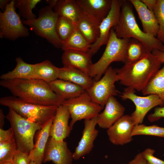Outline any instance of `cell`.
<instances>
[{"label":"cell","instance_id":"obj_35","mask_svg":"<svg viewBox=\"0 0 164 164\" xmlns=\"http://www.w3.org/2000/svg\"><path fill=\"white\" fill-rule=\"evenodd\" d=\"M152 12L155 15L159 26L156 37L164 43V0H157Z\"/></svg>","mask_w":164,"mask_h":164},{"label":"cell","instance_id":"obj_3","mask_svg":"<svg viewBox=\"0 0 164 164\" xmlns=\"http://www.w3.org/2000/svg\"><path fill=\"white\" fill-rule=\"evenodd\" d=\"M133 6L128 0H123L120 16L117 25L113 28L120 38H134L143 43L148 51L154 50L162 51L163 46L157 37L145 33L141 29L136 22Z\"/></svg>","mask_w":164,"mask_h":164},{"label":"cell","instance_id":"obj_44","mask_svg":"<svg viewBox=\"0 0 164 164\" xmlns=\"http://www.w3.org/2000/svg\"><path fill=\"white\" fill-rule=\"evenodd\" d=\"M9 0H0V8L2 11H4L7 5L10 2Z\"/></svg>","mask_w":164,"mask_h":164},{"label":"cell","instance_id":"obj_11","mask_svg":"<svg viewBox=\"0 0 164 164\" xmlns=\"http://www.w3.org/2000/svg\"><path fill=\"white\" fill-rule=\"evenodd\" d=\"M135 93V89L126 87L120 96L123 100H130L135 105V110L130 115L135 125H136L142 124L149 110L156 106L163 105L164 103L156 94L142 97L138 96Z\"/></svg>","mask_w":164,"mask_h":164},{"label":"cell","instance_id":"obj_5","mask_svg":"<svg viewBox=\"0 0 164 164\" xmlns=\"http://www.w3.org/2000/svg\"><path fill=\"white\" fill-rule=\"evenodd\" d=\"M0 104L12 109L27 120L41 126L54 116L57 107L33 104L13 96L1 97Z\"/></svg>","mask_w":164,"mask_h":164},{"label":"cell","instance_id":"obj_34","mask_svg":"<svg viewBox=\"0 0 164 164\" xmlns=\"http://www.w3.org/2000/svg\"><path fill=\"white\" fill-rule=\"evenodd\" d=\"M139 135H150L164 138V127L155 125L147 126L142 124L135 125L132 135L133 136Z\"/></svg>","mask_w":164,"mask_h":164},{"label":"cell","instance_id":"obj_48","mask_svg":"<svg viewBox=\"0 0 164 164\" xmlns=\"http://www.w3.org/2000/svg\"><path fill=\"white\" fill-rule=\"evenodd\" d=\"M162 51L164 52V45H163Z\"/></svg>","mask_w":164,"mask_h":164},{"label":"cell","instance_id":"obj_9","mask_svg":"<svg viewBox=\"0 0 164 164\" xmlns=\"http://www.w3.org/2000/svg\"><path fill=\"white\" fill-rule=\"evenodd\" d=\"M118 69L110 66L99 80L94 81L91 87L86 91L92 100L103 108L109 98L120 93L114 85L119 80Z\"/></svg>","mask_w":164,"mask_h":164},{"label":"cell","instance_id":"obj_30","mask_svg":"<svg viewBox=\"0 0 164 164\" xmlns=\"http://www.w3.org/2000/svg\"><path fill=\"white\" fill-rule=\"evenodd\" d=\"M148 52L145 46L141 42L135 39L130 38L126 48V60L125 63L138 60Z\"/></svg>","mask_w":164,"mask_h":164},{"label":"cell","instance_id":"obj_38","mask_svg":"<svg viewBox=\"0 0 164 164\" xmlns=\"http://www.w3.org/2000/svg\"><path fill=\"white\" fill-rule=\"evenodd\" d=\"M148 118L151 122L156 121L161 118H164V106L156 108L154 112L149 114Z\"/></svg>","mask_w":164,"mask_h":164},{"label":"cell","instance_id":"obj_31","mask_svg":"<svg viewBox=\"0 0 164 164\" xmlns=\"http://www.w3.org/2000/svg\"><path fill=\"white\" fill-rule=\"evenodd\" d=\"M75 26L76 24L71 20L59 16L56 23V31L62 43L71 36L74 30Z\"/></svg>","mask_w":164,"mask_h":164},{"label":"cell","instance_id":"obj_8","mask_svg":"<svg viewBox=\"0 0 164 164\" xmlns=\"http://www.w3.org/2000/svg\"><path fill=\"white\" fill-rule=\"evenodd\" d=\"M62 104L70 113L71 120L69 126L71 130L77 121L96 117L104 108L92 100L86 91L77 97L64 100Z\"/></svg>","mask_w":164,"mask_h":164},{"label":"cell","instance_id":"obj_20","mask_svg":"<svg viewBox=\"0 0 164 164\" xmlns=\"http://www.w3.org/2000/svg\"><path fill=\"white\" fill-rule=\"evenodd\" d=\"M135 9L142 25L143 31L154 37L157 36L159 29L155 15L140 0H129Z\"/></svg>","mask_w":164,"mask_h":164},{"label":"cell","instance_id":"obj_19","mask_svg":"<svg viewBox=\"0 0 164 164\" xmlns=\"http://www.w3.org/2000/svg\"><path fill=\"white\" fill-rule=\"evenodd\" d=\"M91 57L87 52L67 50L64 51L61 59L63 67L78 69L89 76L93 64Z\"/></svg>","mask_w":164,"mask_h":164},{"label":"cell","instance_id":"obj_25","mask_svg":"<svg viewBox=\"0 0 164 164\" xmlns=\"http://www.w3.org/2000/svg\"><path fill=\"white\" fill-rule=\"evenodd\" d=\"M99 25L82 12L76 24L79 31L91 44L95 43L99 37Z\"/></svg>","mask_w":164,"mask_h":164},{"label":"cell","instance_id":"obj_13","mask_svg":"<svg viewBox=\"0 0 164 164\" xmlns=\"http://www.w3.org/2000/svg\"><path fill=\"white\" fill-rule=\"evenodd\" d=\"M135 125L131 115H123L107 129L109 139L113 144L123 145L133 140L132 133Z\"/></svg>","mask_w":164,"mask_h":164},{"label":"cell","instance_id":"obj_29","mask_svg":"<svg viewBox=\"0 0 164 164\" xmlns=\"http://www.w3.org/2000/svg\"><path fill=\"white\" fill-rule=\"evenodd\" d=\"M163 64L162 67L152 77L142 92L144 95L156 94L164 103V63Z\"/></svg>","mask_w":164,"mask_h":164},{"label":"cell","instance_id":"obj_2","mask_svg":"<svg viewBox=\"0 0 164 164\" xmlns=\"http://www.w3.org/2000/svg\"><path fill=\"white\" fill-rule=\"evenodd\" d=\"M161 63L151 52L141 59L125 63L118 69V74L121 84L142 91L160 69Z\"/></svg>","mask_w":164,"mask_h":164},{"label":"cell","instance_id":"obj_4","mask_svg":"<svg viewBox=\"0 0 164 164\" xmlns=\"http://www.w3.org/2000/svg\"><path fill=\"white\" fill-rule=\"evenodd\" d=\"M130 38H120L116 36L113 28L104 51L100 59L93 63L90 76L94 81L99 80L102 75L114 62L125 63L126 48Z\"/></svg>","mask_w":164,"mask_h":164},{"label":"cell","instance_id":"obj_33","mask_svg":"<svg viewBox=\"0 0 164 164\" xmlns=\"http://www.w3.org/2000/svg\"><path fill=\"white\" fill-rule=\"evenodd\" d=\"M17 150L14 138L0 142V163L12 161Z\"/></svg>","mask_w":164,"mask_h":164},{"label":"cell","instance_id":"obj_16","mask_svg":"<svg viewBox=\"0 0 164 164\" xmlns=\"http://www.w3.org/2000/svg\"><path fill=\"white\" fill-rule=\"evenodd\" d=\"M70 118V113L65 106L62 104L57 107L50 129L51 138L62 141L69 136L71 131L69 125Z\"/></svg>","mask_w":164,"mask_h":164},{"label":"cell","instance_id":"obj_15","mask_svg":"<svg viewBox=\"0 0 164 164\" xmlns=\"http://www.w3.org/2000/svg\"><path fill=\"white\" fill-rule=\"evenodd\" d=\"M97 125V117L84 120L82 136L73 153V160H78L81 157L89 153L92 150L94 147V142L99 132L96 128Z\"/></svg>","mask_w":164,"mask_h":164},{"label":"cell","instance_id":"obj_10","mask_svg":"<svg viewBox=\"0 0 164 164\" xmlns=\"http://www.w3.org/2000/svg\"><path fill=\"white\" fill-rule=\"evenodd\" d=\"M15 0L7 5L3 12H0V36L14 40L20 37L29 35L28 29L23 25L22 21L16 13Z\"/></svg>","mask_w":164,"mask_h":164},{"label":"cell","instance_id":"obj_46","mask_svg":"<svg viewBox=\"0 0 164 164\" xmlns=\"http://www.w3.org/2000/svg\"><path fill=\"white\" fill-rule=\"evenodd\" d=\"M0 164H13L12 161H5L0 163Z\"/></svg>","mask_w":164,"mask_h":164},{"label":"cell","instance_id":"obj_43","mask_svg":"<svg viewBox=\"0 0 164 164\" xmlns=\"http://www.w3.org/2000/svg\"><path fill=\"white\" fill-rule=\"evenodd\" d=\"M5 115L2 109L0 108V128L3 129V127L5 124Z\"/></svg>","mask_w":164,"mask_h":164},{"label":"cell","instance_id":"obj_14","mask_svg":"<svg viewBox=\"0 0 164 164\" xmlns=\"http://www.w3.org/2000/svg\"><path fill=\"white\" fill-rule=\"evenodd\" d=\"M73 153L65 141H57L50 137L47 142L43 163L52 161L54 164H73Z\"/></svg>","mask_w":164,"mask_h":164},{"label":"cell","instance_id":"obj_23","mask_svg":"<svg viewBox=\"0 0 164 164\" xmlns=\"http://www.w3.org/2000/svg\"><path fill=\"white\" fill-rule=\"evenodd\" d=\"M48 83L52 91L64 100L77 97L86 91L77 85L59 79Z\"/></svg>","mask_w":164,"mask_h":164},{"label":"cell","instance_id":"obj_27","mask_svg":"<svg viewBox=\"0 0 164 164\" xmlns=\"http://www.w3.org/2000/svg\"><path fill=\"white\" fill-rule=\"evenodd\" d=\"M91 44L82 35L76 24L74 30L71 36L62 44V49L64 51L74 50L88 52Z\"/></svg>","mask_w":164,"mask_h":164},{"label":"cell","instance_id":"obj_12","mask_svg":"<svg viewBox=\"0 0 164 164\" xmlns=\"http://www.w3.org/2000/svg\"><path fill=\"white\" fill-rule=\"evenodd\" d=\"M123 1L112 0L111 8L109 13L99 25V37L96 41L91 45L87 52L91 56L96 53L102 46L107 43L111 29L117 25Z\"/></svg>","mask_w":164,"mask_h":164},{"label":"cell","instance_id":"obj_32","mask_svg":"<svg viewBox=\"0 0 164 164\" xmlns=\"http://www.w3.org/2000/svg\"><path fill=\"white\" fill-rule=\"evenodd\" d=\"M40 0H15V6L18 8L20 15L26 20H33L36 19L33 13L32 9Z\"/></svg>","mask_w":164,"mask_h":164},{"label":"cell","instance_id":"obj_42","mask_svg":"<svg viewBox=\"0 0 164 164\" xmlns=\"http://www.w3.org/2000/svg\"><path fill=\"white\" fill-rule=\"evenodd\" d=\"M150 10L152 11L156 3L157 0H141Z\"/></svg>","mask_w":164,"mask_h":164},{"label":"cell","instance_id":"obj_39","mask_svg":"<svg viewBox=\"0 0 164 164\" xmlns=\"http://www.w3.org/2000/svg\"><path fill=\"white\" fill-rule=\"evenodd\" d=\"M13 138L14 133L11 127L7 130L0 128V142Z\"/></svg>","mask_w":164,"mask_h":164},{"label":"cell","instance_id":"obj_37","mask_svg":"<svg viewBox=\"0 0 164 164\" xmlns=\"http://www.w3.org/2000/svg\"><path fill=\"white\" fill-rule=\"evenodd\" d=\"M12 161L13 164H29L31 160L28 154L17 150Z\"/></svg>","mask_w":164,"mask_h":164},{"label":"cell","instance_id":"obj_7","mask_svg":"<svg viewBox=\"0 0 164 164\" xmlns=\"http://www.w3.org/2000/svg\"><path fill=\"white\" fill-rule=\"evenodd\" d=\"M59 15L49 5L40 9L38 18L22 21L23 24L28 26L37 36L46 39L54 47L61 48L62 42L56 31Z\"/></svg>","mask_w":164,"mask_h":164},{"label":"cell","instance_id":"obj_40","mask_svg":"<svg viewBox=\"0 0 164 164\" xmlns=\"http://www.w3.org/2000/svg\"><path fill=\"white\" fill-rule=\"evenodd\" d=\"M129 164H146V161L141 153L137 154L134 159L130 161Z\"/></svg>","mask_w":164,"mask_h":164},{"label":"cell","instance_id":"obj_26","mask_svg":"<svg viewBox=\"0 0 164 164\" xmlns=\"http://www.w3.org/2000/svg\"><path fill=\"white\" fill-rule=\"evenodd\" d=\"M53 9L59 16L67 19L75 24L82 13L76 0H57Z\"/></svg>","mask_w":164,"mask_h":164},{"label":"cell","instance_id":"obj_41","mask_svg":"<svg viewBox=\"0 0 164 164\" xmlns=\"http://www.w3.org/2000/svg\"><path fill=\"white\" fill-rule=\"evenodd\" d=\"M151 52L158 58L162 64L164 63V52L157 50H154Z\"/></svg>","mask_w":164,"mask_h":164},{"label":"cell","instance_id":"obj_45","mask_svg":"<svg viewBox=\"0 0 164 164\" xmlns=\"http://www.w3.org/2000/svg\"><path fill=\"white\" fill-rule=\"evenodd\" d=\"M57 0H46L45 2L49 4V6L53 9L56 5Z\"/></svg>","mask_w":164,"mask_h":164},{"label":"cell","instance_id":"obj_22","mask_svg":"<svg viewBox=\"0 0 164 164\" xmlns=\"http://www.w3.org/2000/svg\"><path fill=\"white\" fill-rule=\"evenodd\" d=\"M58 79L77 85L87 91L94 81L89 75L78 69L63 67L60 68Z\"/></svg>","mask_w":164,"mask_h":164},{"label":"cell","instance_id":"obj_28","mask_svg":"<svg viewBox=\"0 0 164 164\" xmlns=\"http://www.w3.org/2000/svg\"><path fill=\"white\" fill-rule=\"evenodd\" d=\"M34 65L36 79L49 83L58 79L60 68L55 66L50 60H46Z\"/></svg>","mask_w":164,"mask_h":164},{"label":"cell","instance_id":"obj_6","mask_svg":"<svg viewBox=\"0 0 164 164\" xmlns=\"http://www.w3.org/2000/svg\"><path fill=\"white\" fill-rule=\"evenodd\" d=\"M5 118L13 130L17 150L29 155L34 146L35 134L42 126L27 120L10 108Z\"/></svg>","mask_w":164,"mask_h":164},{"label":"cell","instance_id":"obj_21","mask_svg":"<svg viewBox=\"0 0 164 164\" xmlns=\"http://www.w3.org/2000/svg\"><path fill=\"white\" fill-rule=\"evenodd\" d=\"M54 117L42 126L41 129L35 134V143L29 156L31 160L36 164H42L43 163L45 149L50 136V129Z\"/></svg>","mask_w":164,"mask_h":164},{"label":"cell","instance_id":"obj_17","mask_svg":"<svg viewBox=\"0 0 164 164\" xmlns=\"http://www.w3.org/2000/svg\"><path fill=\"white\" fill-rule=\"evenodd\" d=\"M104 107L97 117V123L100 128L107 129L124 115L125 108L114 96L109 98Z\"/></svg>","mask_w":164,"mask_h":164},{"label":"cell","instance_id":"obj_47","mask_svg":"<svg viewBox=\"0 0 164 164\" xmlns=\"http://www.w3.org/2000/svg\"><path fill=\"white\" fill-rule=\"evenodd\" d=\"M29 164H36L34 162L31 160V161L30 162Z\"/></svg>","mask_w":164,"mask_h":164},{"label":"cell","instance_id":"obj_24","mask_svg":"<svg viewBox=\"0 0 164 164\" xmlns=\"http://www.w3.org/2000/svg\"><path fill=\"white\" fill-rule=\"evenodd\" d=\"M16 66L11 71L2 74L1 80L19 79H36L34 64L25 62L20 57L15 58Z\"/></svg>","mask_w":164,"mask_h":164},{"label":"cell","instance_id":"obj_18","mask_svg":"<svg viewBox=\"0 0 164 164\" xmlns=\"http://www.w3.org/2000/svg\"><path fill=\"white\" fill-rule=\"evenodd\" d=\"M81 11L100 24L109 13L112 0H76Z\"/></svg>","mask_w":164,"mask_h":164},{"label":"cell","instance_id":"obj_36","mask_svg":"<svg viewBox=\"0 0 164 164\" xmlns=\"http://www.w3.org/2000/svg\"><path fill=\"white\" fill-rule=\"evenodd\" d=\"M155 150L148 148L141 152L146 161V164H164V161L159 159L154 155Z\"/></svg>","mask_w":164,"mask_h":164},{"label":"cell","instance_id":"obj_1","mask_svg":"<svg viewBox=\"0 0 164 164\" xmlns=\"http://www.w3.org/2000/svg\"><path fill=\"white\" fill-rule=\"evenodd\" d=\"M0 85L13 96L34 104L58 107L64 101L52 91L48 83L41 80H1Z\"/></svg>","mask_w":164,"mask_h":164}]
</instances>
